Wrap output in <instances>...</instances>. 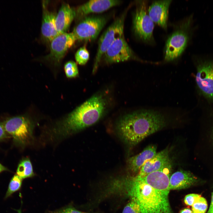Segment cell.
Masks as SVG:
<instances>
[{
  "instance_id": "1",
  "label": "cell",
  "mask_w": 213,
  "mask_h": 213,
  "mask_svg": "<svg viewBox=\"0 0 213 213\" xmlns=\"http://www.w3.org/2000/svg\"><path fill=\"white\" fill-rule=\"evenodd\" d=\"M166 123V119L162 114L144 110L123 116L118 121L117 129L119 136L126 143L134 146L162 129Z\"/></svg>"
},
{
  "instance_id": "2",
  "label": "cell",
  "mask_w": 213,
  "mask_h": 213,
  "mask_svg": "<svg viewBox=\"0 0 213 213\" xmlns=\"http://www.w3.org/2000/svg\"><path fill=\"white\" fill-rule=\"evenodd\" d=\"M114 191L136 199L141 213H172L168 196L135 176L118 179Z\"/></svg>"
},
{
  "instance_id": "3",
  "label": "cell",
  "mask_w": 213,
  "mask_h": 213,
  "mask_svg": "<svg viewBox=\"0 0 213 213\" xmlns=\"http://www.w3.org/2000/svg\"><path fill=\"white\" fill-rule=\"evenodd\" d=\"M106 101L101 95H94L58 122L53 131L59 137H65L97 122L104 115Z\"/></svg>"
},
{
  "instance_id": "4",
  "label": "cell",
  "mask_w": 213,
  "mask_h": 213,
  "mask_svg": "<svg viewBox=\"0 0 213 213\" xmlns=\"http://www.w3.org/2000/svg\"><path fill=\"white\" fill-rule=\"evenodd\" d=\"M193 17L191 15L180 21L169 36L164 51L165 62L174 61L179 58L184 51L192 33Z\"/></svg>"
},
{
  "instance_id": "5",
  "label": "cell",
  "mask_w": 213,
  "mask_h": 213,
  "mask_svg": "<svg viewBox=\"0 0 213 213\" xmlns=\"http://www.w3.org/2000/svg\"><path fill=\"white\" fill-rule=\"evenodd\" d=\"M147 1H138L133 14V29L135 35L144 43L154 42L153 31L154 23L148 13Z\"/></svg>"
},
{
  "instance_id": "6",
  "label": "cell",
  "mask_w": 213,
  "mask_h": 213,
  "mask_svg": "<svg viewBox=\"0 0 213 213\" xmlns=\"http://www.w3.org/2000/svg\"><path fill=\"white\" fill-rule=\"evenodd\" d=\"M1 123L6 133L20 144H26L33 138V123L26 116L11 117Z\"/></svg>"
},
{
  "instance_id": "7",
  "label": "cell",
  "mask_w": 213,
  "mask_h": 213,
  "mask_svg": "<svg viewBox=\"0 0 213 213\" xmlns=\"http://www.w3.org/2000/svg\"><path fill=\"white\" fill-rule=\"evenodd\" d=\"M126 12L116 18L100 37L95 57L93 72L96 71L104 54L118 37L124 35V23Z\"/></svg>"
},
{
  "instance_id": "8",
  "label": "cell",
  "mask_w": 213,
  "mask_h": 213,
  "mask_svg": "<svg viewBox=\"0 0 213 213\" xmlns=\"http://www.w3.org/2000/svg\"><path fill=\"white\" fill-rule=\"evenodd\" d=\"M106 19L102 16H86L80 20L72 32L76 41L96 39L104 26Z\"/></svg>"
},
{
  "instance_id": "9",
  "label": "cell",
  "mask_w": 213,
  "mask_h": 213,
  "mask_svg": "<svg viewBox=\"0 0 213 213\" xmlns=\"http://www.w3.org/2000/svg\"><path fill=\"white\" fill-rule=\"evenodd\" d=\"M196 81L201 92L206 97L213 99V60L198 58Z\"/></svg>"
},
{
  "instance_id": "10",
  "label": "cell",
  "mask_w": 213,
  "mask_h": 213,
  "mask_svg": "<svg viewBox=\"0 0 213 213\" xmlns=\"http://www.w3.org/2000/svg\"><path fill=\"white\" fill-rule=\"evenodd\" d=\"M105 61L108 64L130 60L142 61L138 58L126 41L124 35L118 37L104 54Z\"/></svg>"
},
{
  "instance_id": "11",
  "label": "cell",
  "mask_w": 213,
  "mask_h": 213,
  "mask_svg": "<svg viewBox=\"0 0 213 213\" xmlns=\"http://www.w3.org/2000/svg\"><path fill=\"white\" fill-rule=\"evenodd\" d=\"M76 41L72 32L60 34L50 42V52L46 59L54 65H59L67 50Z\"/></svg>"
},
{
  "instance_id": "12",
  "label": "cell",
  "mask_w": 213,
  "mask_h": 213,
  "mask_svg": "<svg viewBox=\"0 0 213 213\" xmlns=\"http://www.w3.org/2000/svg\"><path fill=\"white\" fill-rule=\"evenodd\" d=\"M172 164L170 160L161 169L142 177H137L162 194L168 196L170 188V174Z\"/></svg>"
},
{
  "instance_id": "13",
  "label": "cell",
  "mask_w": 213,
  "mask_h": 213,
  "mask_svg": "<svg viewBox=\"0 0 213 213\" xmlns=\"http://www.w3.org/2000/svg\"><path fill=\"white\" fill-rule=\"evenodd\" d=\"M120 1L116 0H91L79 6L75 9L76 17L81 18L91 13H100L120 4Z\"/></svg>"
},
{
  "instance_id": "14",
  "label": "cell",
  "mask_w": 213,
  "mask_h": 213,
  "mask_svg": "<svg viewBox=\"0 0 213 213\" xmlns=\"http://www.w3.org/2000/svg\"><path fill=\"white\" fill-rule=\"evenodd\" d=\"M172 0L153 1L148 9V14L154 23L167 29L168 10Z\"/></svg>"
},
{
  "instance_id": "15",
  "label": "cell",
  "mask_w": 213,
  "mask_h": 213,
  "mask_svg": "<svg viewBox=\"0 0 213 213\" xmlns=\"http://www.w3.org/2000/svg\"><path fill=\"white\" fill-rule=\"evenodd\" d=\"M43 2L42 19L41 26L42 36L44 39L50 42L61 34L57 30L56 25V14L47 9L48 1Z\"/></svg>"
},
{
  "instance_id": "16",
  "label": "cell",
  "mask_w": 213,
  "mask_h": 213,
  "mask_svg": "<svg viewBox=\"0 0 213 213\" xmlns=\"http://www.w3.org/2000/svg\"><path fill=\"white\" fill-rule=\"evenodd\" d=\"M170 160L169 149L168 148L165 149L156 153L151 159L147 161L136 176L142 177L159 170Z\"/></svg>"
},
{
  "instance_id": "17",
  "label": "cell",
  "mask_w": 213,
  "mask_h": 213,
  "mask_svg": "<svg viewBox=\"0 0 213 213\" xmlns=\"http://www.w3.org/2000/svg\"><path fill=\"white\" fill-rule=\"evenodd\" d=\"M199 181L198 178L189 171L180 170L172 175L170 179V190L188 188Z\"/></svg>"
},
{
  "instance_id": "18",
  "label": "cell",
  "mask_w": 213,
  "mask_h": 213,
  "mask_svg": "<svg viewBox=\"0 0 213 213\" xmlns=\"http://www.w3.org/2000/svg\"><path fill=\"white\" fill-rule=\"evenodd\" d=\"M156 154V146L152 144L149 145L140 154L128 159L127 162L128 170L133 173L138 174L145 163Z\"/></svg>"
},
{
  "instance_id": "19",
  "label": "cell",
  "mask_w": 213,
  "mask_h": 213,
  "mask_svg": "<svg viewBox=\"0 0 213 213\" xmlns=\"http://www.w3.org/2000/svg\"><path fill=\"white\" fill-rule=\"evenodd\" d=\"M76 15L75 9L67 4H62L56 17V25L58 32L60 33H66Z\"/></svg>"
},
{
  "instance_id": "20",
  "label": "cell",
  "mask_w": 213,
  "mask_h": 213,
  "mask_svg": "<svg viewBox=\"0 0 213 213\" xmlns=\"http://www.w3.org/2000/svg\"><path fill=\"white\" fill-rule=\"evenodd\" d=\"M16 174L22 179L34 175L32 164L29 159L25 158L20 162L17 167Z\"/></svg>"
},
{
  "instance_id": "21",
  "label": "cell",
  "mask_w": 213,
  "mask_h": 213,
  "mask_svg": "<svg viewBox=\"0 0 213 213\" xmlns=\"http://www.w3.org/2000/svg\"><path fill=\"white\" fill-rule=\"evenodd\" d=\"M22 179L17 174L13 176L9 183L5 196V199L20 189L22 185Z\"/></svg>"
},
{
  "instance_id": "22",
  "label": "cell",
  "mask_w": 213,
  "mask_h": 213,
  "mask_svg": "<svg viewBox=\"0 0 213 213\" xmlns=\"http://www.w3.org/2000/svg\"><path fill=\"white\" fill-rule=\"evenodd\" d=\"M64 70L67 78H72L78 75V70L76 63L72 61L67 62L64 65Z\"/></svg>"
},
{
  "instance_id": "23",
  "label": "cell",
  "mask_w": 213,
  "mask_h": 213,
  "mask_svg": "<svg viewBox=\"0 0 213 213\" xmlns=\"http://www.w3.org/2000/svg\"><path fill=\"white\" fill-rule=\"evenodd\" d=\"M89 58V54L85 46L80 48L75 54V58L76 62L80 65L86 64Z\"/></svg>"
},
{
  "instance_id": "24",
  "label": "cell",
  "mask_w": 213,
  "mask_h": 213,
  "mask_svg": "<svg viewBox=\"0 0 213 213\" xmlns=\"http://www.w3.org/2000/svg\"><path fill=\"white\" fill-rule=\"evenodd\" d=\"M192 206L193 213H205L207 209V203L206 199L201 196Z\"/></svg>"
},
{
  "instance_id": "25",
  "label": "cell",
  "mask_w": 213,
  "mask_h": 213,
  "mask_svg": "<svg viewBox=\"0 0 213 213\" xmlns=\"http://www.w3.org/2000/svg\"><path fill=\"white\" fill-rule=\"evenodd\" d=\"M122 213H141L139 205L135 199H131L124 207Z\"/></svg>"
},
{
  "instance_id": "26",
  "label": "cell",
  "mask_w": 213,
  "mask_h": 213,
  "mask_svg": "<svg viewBox=\"0 0 213 213\" xmlns=\"http://www.w3.org/2000/svg\"><path fill=\"white\" fill-rule=\"evenodd\" d=\"M199 194L191 193L186 195L184 199V202L187 205L191 206L201 197Z\"/></svg>"
},
{
  "instance_id": "27",
  "label": "cell",
  "mask_w": 213,
  "mask_h": 213,
  "mask_svg": "<svg viewBox=\"0 0 213 213\" xmlns=\"http://www.w3.org/2000/svg\"><path fill=\"white\" fill-rule=\"evenodd\" d=\"M56 213H83L74 207L70 206L66 207L57 212Z\"/></svg>"
},
{
  "instance_id": "28",
  "label": "cell",
  "mask_w": 213,
  "mask_h": 213,
  "mask_svg": "<svg viewBox=\"0 0 213 213\" xmlns=\"http://www.w3.org/2000/svg\"><path fill=\"white\" fill-rule=\"evenodd\" d=\"M7 133L4 130L1 124L0 123V140L7 137Z\"/></svg>"
},
{
  "instance_id": "29",
  "label": "cell",
  "mask_w": 213,
  "mask_h": 213,
  "mask_svg": "<svg viewBox=\"0 0 213 213\" xmlns=\"http://www.w3.org/2000/svg\"><path fill=\"white\" fill-rule=\"evenodd\" d=\"M206 213H213V192L212 194L210 205Z\"/></svg>"
},
{
  "instance_id": "30",
  "label": "cell",
  "mask_w": 213,
  "mask_h": 213,
  "mask_svg": "<svg viewBox=\"0 0 213 213\" xmlns=\"http://www.w3.org/2000/svg\"><path fill=\"white\" fill-rule=\"evenodd\" d=\"M179 213H193L192 210L190 209L186 208L181 210Z\"/></svg>"
},
{
  "instance_id": "31",
  "label": "cell",
  "mask_w": 213,
  "mask_h": 213,
  "mask_svg": "<svg viewBox=\"0 0 213 213\" xmlns=\"http://www.w3.org/2000/svg\"><path fill=\"white\" fill-rule=\"evenodd\" d=\"M6 170H7V169L0 163V173Z\"/></svg>"
},
{
  "instance_id": "32",
  "label": "cell",
  "mask_w": 213,
  "mask_h": 213,
  "mask_svg": "<svg viewBox=\"0 0 213 213\" xmlns=\"http://www.w3.org/2000/svg\"><path fill=\"white\" fill-rule=\"evenodd\" d=\"M18 213H21V211L20 210H17Z\"/></svg>"
},
{
  "instance_id": "33",
  "label": "cell",
  "mask_w": 213,
  "mask_h": 213,
  "mask_svg": "<svg viewBox=\"0 0 213 213\" xmlns=\"http://www.w3.org/2000/svg\"><path fill=\"white\" fill-rule=\"evenodd\" d=\"M83 213H88L83 212Z\"/></svg>"
}]
</instances>
